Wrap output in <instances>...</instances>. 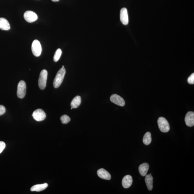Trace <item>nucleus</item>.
Instances as JSON below:
<instances>
[{"label":"nucleus","instance_id":"obj_1","mask_svg":"<svg viewBox=\"0 0 194 194\" xmlns=\"http://www.w3.org/2000/svg\"><path fill=\"white\" fill-rule=\"evenodd\" d=\"M66 71L64 66L58 71L53 82V86L55 88H58L62 83Z\"/></svg>","mask_w":194,"mask_h":194},{"label":"nucleus","instance_id":"obj_2","mask_svg":"<svg viewBox=\"0 0 194 194\" xmlns=\"http://www.w3.org/2000/svg\"><path fill=\"white\" fill-rule=\"evenodd\" d=\"M158 123L159 129L161 132L166 133L169 131V124L166 118L163 117L159 118L158 120Z\"/></svg>","mask_w":194,"mask_h":194},{"label":"nucleus","instance_id":"obj_3","mask_svg":"<svg viewBox=\"0 0 194 194\" xmlns=\"http://www.w3.org/2000/svg\"><path fill=\"white\" fill-rule=\"evenodd\" d=\"M48 77V72L44 69L41 72L38 81L39 87L41 90L45 89Z\"/></svg>","mask_w":194,"mask_h":194},{"label":"nucleus","instance_id":"obj_4","mask_svg":"<svg viewBox=\"0 0 194 194\" xmlns=\"http://www.w3.org/2000/svg\"><path fill=\"white\" fill-rule=\"evenodd\" d=\"M26 84L24 81H21L17 87V95L20 99L24 98L26 94Z\"/></svg>","mask_w":194,"mask_h":194},{"label":"nucleus","instance_id":"obj_5","mask_svg":"<svg viewBox=\"0 0 194 194\" xmlns=\"http://www.w3.org/2000/svg\"><path fill=\"white\" fill-rule=\"evenodd\" d=\"M33 54L36 57H39L41 54L42 48L41 45L38 40H35L32 42V47Z\"/></svg>","mask_w":194,"mask_h":194},{"label":"nucleus","instance_id":"obj_6","mask_svg":"<svg viewBox=\"0 0 194 194\" xmlns=\"http://www.w3.org/2000/svg\"><path fill=\"white\" fill-rule=\"evenodd\" d=\"M32 116L35 120L38 122L43 121L46 117L45 112L40 109L35 110L33 112Z\"/></svg>","mask_w":194,"mask_h":194},{"label":"nucleus","instance_id":"obj_7","mask_svg":"<svg viewBox=\"0 0 194 194\" xmlns=\"http://www.w3.org/2000/svg\"><path fill=\"white\" fill-rule=\"evenodd\" d=\"M24 18L27 22L32 23L37 20L38 17L36 13L34 12L28 11L24 13Z\"/></svg>","mask_w":194,"mask_h":194},{"label":"nucleus","instance_id":"obj_8","mask_svg":"<svg viewBox=\"0 0 194 194\" xmlns=\"http://www.w3.org/2000/svg\"><path fill=\"white\" fill-rule=\"evenodd\" d=\"M110 101L113 103L121 106H125V101L123 98L116 94L112 95L110 98Z\"/></svg>","mask_w":194,"mask_h":194},{"label":"nucleus","instance_id":"obj_9","mask_svg":"<svg viewBox=\"0 0 194 194\" xmlns=\"http://www.w3.org/2000/svg\"><path fill=\"white\" fill-rule=\"evenodd\" d=\"M120 19L123 25H125L129 24V15L127 10L125 8H123L121 9L120 12Z\"/></svg>","mask_w":194,"mask_h":194},{"label":"nucleus","instance_id":"obj_10","mask_svg":"<svg viewBox=\"0 0 194 194\" xmlns=\"http://www.w3.org/2000/svg\"><path fill=\"white\" fill-rule=\"evenodd\" d=\"M185 122L186 125L192 127L194 125V112H187L185 116Z\"/></svg>","mask_w":194,"mask_h":194},{"label":"nucleus","instance_id":"obj_11","mask_svg":"<svg viewBox=\"0 0 194 194\" xmlns=\"http://www.w3.org/2000/svg\"><path fill=\"white\" fill-rule=\"evenodd\" d=\"M132 178L131 176L126 175L124 176L122 180V184L123 187L125 189H128L131 187L132 184Z\"/></svg>","mask_w":194,"mask_h":194},{"label":"nucleus","instance_id":"obj_12","mask_svg":"<svg viewBox=\"0 0 194 194\" xmlns=\"http://www.w3.org/2000/svg\"><path fill=\"white\" fill-rule=\"evenodd\" d=\"M97 174L99 177L102 179L107 180L111 179V176L110 174L104 169L102 168L98 170L97 172Z\"/></svg>","mask_w":194,"mask_h":194},{"label":"nucleus","instance_id":"obj_13","mask_svg":"<svg viewBox=\"0 0 194 194\" xmlns=\"http://www.w3.org/2000/svg\"><path fill=\"white\" fill-rule=\"evenodd\" d=\"M149 166L147 163H144L139 166V170L141 176H144L146 175L149 170Z\"/></svg>","mask_w":194,"mask_h":194},{"label":"nucleus","instance_id":"obj_14","mask_svg":"<svg viewBox=\"0 0 194 194\" xmlns=\"http://www.w3.org/2000/svg\"><path fill=\"white\" fill-rule=\"evenodd\" d=\"M10 28L8 21L5 18H0V29L3 30H9Z\"/></svg>","mask_w":194,"mask_h":194},{"label":"nucleus","instance_id":"obj_15","mask_svg":"<svg viewBox=\"0 0 194 194\" xmlns=\"http://www.w3.org/2000/svg\"><path fill=\"white\" fill-rule=\"evenodd\" d=\"M153 180L152 176L151 175L148 174L146 176L145 182L149 191H151L153 189Z\"/></svg>","mask_w":194,"mask_h":194},{"label":"nucleus","instance_id":"obj_16","mask_svg":"<svg viewBox=\"0 0 194 194\" xmlns=\"http://www.w3.org/2000/svg\"><path fill=\"white\" fill-rule=\"evenodd\" d=\"M48 187L47 183H45L43 184H37V185L33 186L31 189V191L32 192H40L45 189Z\"/></svg>","mask_w":194,"mask_h":194},{"label":"nucleus","instance_id":"obj_17","mask_svg":"<svg viewBox=\"0 0 194 194\" xmlns=\"http://www.w3.org/2000/svg\"><path fill=\"white\" fill-rule=\"evenodd\" d=\"M81 102V97L79 96H75L71 102V109H72L73 108H77L80 105Z\"/></svg>","mask_w":194,"mask_h":194},{"label":"nucleus","instance_id":"obj_18","mask_svg":"<svg viewBox=\"0 0 194 194\" xmlns=\"http://www.w3.org/2000/svg\"><path fill=\"white\" fill-rule=\"evenodd\" d=\"M152 141V137L150 132H147L145 134L143 139V142L145 145H150Z\"/></svg>","mask_w":194,"mask_h":194},{"label":"nucleus","instance_id":"obj_19","mask_svg":"<svg viewBox=\"0 0 194 194\" xmlns=\"http://www.w3.org/2000/svg\"><path fill=\"white\" fill-rule=\"evenodd\" d=\"M62 54V51L61 48H58L54 54L53 58L54 61L55 62H57L59 61L61 57Z\"/></svg>","mask_w":194,"mask_h":194},{"label":"nucleus","instance_id":"obj_20","mask_svg":"<svg viewBox=\"0 0 194 194\" xmlns=\"http://www.w3.org/2000/svg\"><path fill=\"white\" fill-rule=\"evenodd\" d=\"M60 119L61 120L62 123L65 124L69 123L71 120L69 116L66 115H64L61 116Z\"/></svg>","mask_w":194,"mask_h":194},{"label":"nucleus","instance_id":"obj_21","mask_svg":"<svg viewBox=\"0 0 194 194\" xmlns=\"http://www.w3.org/2000/svg\"><path fill=\"white\" fill-rule=\"evenodd\" d=\"M188 83L190 84H194V73H193L188 79Z\"/></svg>","mask_w":194,"mask_h":194},{"label":"nucleus","instance_id":"obj_22","mask_svg":"<svg viewBox=\"0 0 194 194\" xmlns=\"http://www.w3.org/2000/svg\"><path fill=\"white\" fill-rule=\"evenodd\" d=\"M5 147V144L3 141H0V154L4 150Z\"/></svg>","mask_w":194,"mask_h":194},{"label":"nucleus","instance_id":"obj_23","mask_svg":"<svg viewBox=\"0 0 194 194\" xmlns=\"http://www.w3.org/2000/svg\"><path fill=\"white\" fill-rule=\"evenodd\" d=\"M5 108L4 106L0 105V116L3 115L5 113Z\"/></svg>","mask_w":194,"mask_h":194},{"label":"nucleus","instance_id":"obj_24","mask_svg":"<svg viewBox=\"0 0 194 194\" xmlns=\"http://www.w3.org/2000/svg\"><path fill=\"white\" fill-rule=\"evenodd\" d=\"M52 1L53 2H58L59 1V0H52Z\"/></svg>","mask_w":194,"mask_h":194}]
</instances>
